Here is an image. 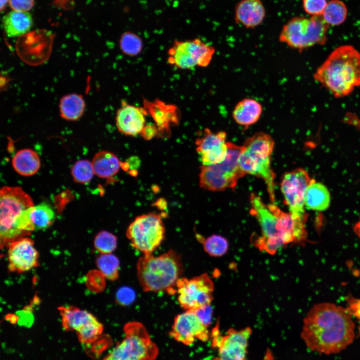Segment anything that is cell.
Instances as JSON below:
<instances>
[{
  "instance_id": "d6a6232c",
  "label": "cell",
  "mask_w": 360,
  "mask_h": 360,
  "mask_svg": "<svg viewBox=\"0 0 360 360\" xmlns=\"http://www.w3.org/2000/svg\"><path fill=\"white\" fill-rule=\"evenodd\" d=\"M71 174L74 182L82 184L90 182L95 174L92 163L86 160L76 162L72 168Z\"/></svg>"
},
{
  "instance_id": "8fae6325",
  "label": "cell",
  "mask_w": 360,
  "mask_h": 360,
  "mask_svg": "<svg viewBox=\"0 0 360 360\" xmlns=\"http://www.w3.org/2000/svg\"><path fill=\"white\" fill-rule=\"evenodd\" d=\"M215 52L214 47L199 38L175 40L168 51V63L179 69L206 67Z\"/></svg>"
},
{
  "instance_id": "52a82bcc",
  "label": "cell",
  "mask_w": 360,
  "mask_h": 360,
  "mask_svg": "<svg viewBox=\"0 0 360 360\" xmlns=\"http://www.w3.org/2000/svg\"><path fill=\"white\" fill-rule=\"evenodd\" d=\"M34 206L30 196L20 186H4L0 191V236L1 244H10L24 237L18 228L22 212Z\"/></svg>"
},
{
  "instance_id": "83f0119b",
  "label": "cell",
  "mask_w": 360,
  "mask_h": 360,
  "mask_svg": "<svg viewBox=\"0 0 360 360\" xmlns=\"http://www.w3.org/2000/svg\"><path fill=\"white\" fill-rule=\"evenodd\" d=\"M268 206L276 218L278 229L284 244L295 242L294 222L290 213L284 212L274 203Z\"/></svg>"
},
{
  "instance_id": "e0dca14e",
  "label": "cell",
  "mask_w": 360,
  "mask_h": 360,
  "mask_svg": "<svg viewBox=\"0 0 360 360\" xmlns=\"http://www.w3.org/2000/svg\"><path fill=\"white\" fill-rule=\"evenodd\" d=\"M226 134L224 131L212 132L204 130L202 136L196 138V152L203 165L216 164L224 160L228 154Z\"/></svg>"
},
{
  "instance_id": "d4e9b609",
  "label": "cell",
  "mask_w": 360,
  "mask_h": 360,
  "mask_svg": "<svg viewBox=\"0 0 360 360\" xmlns=\"http://www.w3.org/2000/svg\"><path fill=\"white\" fill-rule=\"evenodd\" d=\"M330 196L327 188L312 179L306 193L305 206L308 209L322 212L330 204Z\"/></svg>"
},
{
  "instance_id": "3957f363",
  "label": "cell",
  "mask_w": 360,
  "mask_h": 360,
  "mask_svg": "<svg viewBox=\"0 0 360 360\" xmlns=\"http://www.w3.org/2000/svg\"><path fill=\"white\" fill-rule=\"evenodd\" d=\"M183 266L180 256L173 250L160 256L144 255L136 264L138 280L145 292H176V282Z\"/></svg>"
},
{
  "instance_id": "ab89813d",
  "label": "cell",
  "mask_w": 360,
  "mask_h": 360,
  "mask_svg": "<svg viewBox=\"0 0 360 360\" xmlns=\"http://www.w3.org/2000/svg\"><path fill=\"white\" fill-rule=\"evenodd\" d=\"M346 309L352 316H354L360 320V299L352 298H349Z\"/></svg>"
},
{
  "instance_id": "9c48e42d",
  "label": "cell",
  "mask_w": 360,
  "mask_h": 360,
  "mask_svg": "<svg viewBox=\"0 0 360 360\" xmlns=\"http://www.w3.org/2000/svg\"><path fill=\"white\" fill-rule=\"evenodd\" d=\"M124 337L102 360H155L158 348L144 326L131 322L124 326Z\"/></svg>"
},
{
  "instance_id": "d590c367",
  "label": "cell",
  "mask_w": 360,
  "mask_h": 360,
  "mask_svg": "<svg viewBox=\"0 0 360 360\" xmlns=\"http://www.w3.org/2000/svg\"><path fill=\"white\" fill-rule=\"evenodd\" d=\"M327 4L326 0H302L304 11L312 16L322 15Z\"/></svg>"
},
{
  "instance_id": "603a6c76",
  "label": "cell",
  "mask_w": 360,
  "mask_h": 360,
  "mask_svg": "<svg viewBox=\"0 0 360 360\" xmlns=\"http://www.w3.org/2000/svg\"><path fill=\"white\" fill-rule=\"evenodd\" d=\"M2 22L6 34L11 38L26 34L32 25V16L27 12L12 10L3 17Z\"/></svg>"
},
{
  "instance_id": "f546056e",
  "label": "cell",
  "mask_w": 360,
  "mask_h": 360,
  "mask_svg": "<svg viewBox=\"0 0 360 360\" xmlns=\"http://www.w3.org/2000/svg\"><path fill=\"white\" fill-rule=\"evenodd\" d=\"M347 14V8L344 2L331 0L328 2L322 16L328 25L338 26L345 21Z\"/></svg>"
},
{
  "instance_id": "ac0fdd59",
  "label": "cell",
  "mask_w": 360,
  "mask_h": 360,
  "mask_svg": "<svg viewBox=\"0 0 360 360\" xmlns=\"http://www.w3.org/2000/svg\"><path fill=\"white\" fill-rule=\"evenodd\" d=\"M38 254L33 240L22 237L11 242L8 246L9 269L12 272H24L38 264Z\"/></svg>"
},
{
  "instance_id": "8992f818",
  "label": "cell",
  "mask_w": 360,
  "mask_h": 360,
  "mask_svg": "<svg viewBox=\"0 0 360 360\" xmlns=\"http://www.w3.org/2000/svg\"><path fill=\"white\" fill-rule=\"evenodd\" d=\"M328 26L322 15L310 18L296 16L284 25L279 40L300 52L316 44H324Z\"/></svg>"
},
{
  "instance_id": "74e56055",
  "label": "cell",
  "mask_w": 360,
  "mask_h": 360,
  "mask_svg": "<svg viewBox=\"0 0 360 360\" xmlns=\"http://www.w3.org/2000/svg\"><path fill=\"white\" fill-rule=\"evenodd\" d=\"M8 3L13 10L28 12L34 7V0H9Z\"/></svg>"
},
{
  "instance_id": "484cf974",
  "label": "cell",
  "mask_w": 360,
  "mask_h": 360,
  "mask_svg": "<svg viewBox=\"0 0 360 360\" xmlns=\"http://www.w3.org/2000/svg\"><path fill=\"white\" fill-rule=\"evenodd\" d=\"M92 163L95 174L103 178H108L116 175L122 164L116 155L106 150L96 154Z\"/></svg>"
},
{
  "instance_id": "ba28073f",
  "label": "cell",
  "mask_w": 360,
  "mask_h": 360,
  "mask_svg": "<svg viewBox=\"0 0 360 360\" xmlns=\"http://www.w3.org/2000/svg\"><path fill=\"white\" fill-rule=\"evenodd\" d=\"M228 154L221 162L202 165L200 174V186L211 191H222L236 187L240 178L246 175L240 168L239 159L242 146L228 142Z\"/></svg>"
},
{
  "instance_id": "5bb4252c",
  "label": "cell",
  "mask_w": 360,
  "mask_h": 360,
  "mask_svg": "<svg viewBox=\"0 0 360 360\" xmlns=\"http://www.w3.org/2000/svg\"><path fill=\"white\" fill-rule=\"evenodd\" d=\"M214 288V283L206 274L190 279L180 278L176 286L179 304L186 310L194 312L210 304Z\"/></svg>"
},
{
  "instance_id": "ffe728a7",
  "label": "cell",
  "mask_w": 360,
  "mask_h": 360,
  "mask_svg": "<svg viewBox=\"0 0 360 360\" xmlns=\"http://www.w3.org/2000/svg\"><path fill=\"white\" fill-rule=\"evenodd\" d=\"M144 107L154 120L160 137H168L171 134V124L178 123V108L174 104H166L160 100L151 102L144 98Z\"/></svg>"
},
{
  "instance_id": "e575fe53",
  "label": "cell",
  "mask_w": 360,
  "mask_h": 360,
  "mask_svg": "<svg viewBox=\"0 0 360 360\" xmlns=\"http://www.w3.org/2000/svg\"><path fill=\"white\" fill-rule=\"evenodd\" d=\"M94 246L101 254H111L116 248L117 238L108 232L102 231L96 236Z\"/></svg>"
},
{
  "instance_id": "836d02e7",
  "label": "cell",
  "mask_w": 360,
  "mask_h": 360,
  "mask_svg": "<svg viewBox=\"0 0 360 360\" xmlns=\"http://www.w3.org/2000/svg\"><path fill=\"white\" fill-rule=\"evenodd\" d=\"M204 248L210 256H221L227 252L228 243L226 239L220 235H212L204 240Z\"/></svg>"
},
{
  "instance_id": "cb8c5ba5",
  "label": "cell",
  "mask_w": 360,
  "mask_h": 360,
  "mask_svg": "<svg viewBox=\"0 0 360 360\" xmlns=\"http://www.w3.org/2000/svg\"><path fill=\"white\" fill-rule=\"evenodd\" d=\"M12 164L14 170L22 176H31L36 174L40 166L38 154L30 148L17 152L12 158Z\"/></svg>"
},
{
  "instance_id": "44dd1931",
  "label": "cell",
  "mask_w": 360,
  "mask_h": 360,
  "mask_svg": "<svg viewBox=\"0 0 360 360\" xmlns=\"http://www.w3.org/2000/svg\"><path fill=\"white\" fill-rule=\"evenodd\" d=\"M265 16V8L260 0H241L236 6V22L246 28L258 26Z\"/></svg>"
},
{
  "instance_id": "7bdbcfd3",
  "label": "cell",
  "mask_w": 360,
  "mask_h": 360,
  "mask_svg": "<svg viewBox=\"0 0 360 360\" xmlns=\"http://www.w3.org/2000/svg\"><path fill=\"white\" fill-rule=\"evenodd\" d=\"M9 0H0V10L2 11L6 8Z\"/></svg>"
},
{
  "instance_id": "f35d334b",
  "label": "cell",
  "mask_w": 360,
  "mask_h": 360,
  "mask_svg": "<svg viewBox=\"0 0 360 360\" xmlns=\"http://www.w3.org/2000/svg\"><path fill=\"white\" fill-rule=\"evenodd\" d=\"M202 322L207 327L210 324L212 318V308L210 304L194 311Z\"/></svg>"
},
{
  "instance_id": "60d3db41",
  "label": "cell",
  "mask_w": 360,
  "mask_h": 360,
  "mask_svg": "<svg viewBox=\"0 0 360 360\" xmlns=\"http://www.w3.org/2000/svg\"><path fill=\"white\" fill-rule=\"evenodd\" d=\"M140 134L145 140H150L158 136L159 132L156 124H148L144 126Z\"/></svg>"
},
{
  "instance_id": "7402d4cb",
  "label": "cell",
  "mask_w": 360,
  "mask_h": 360,
  "mask_svg": "<svg viewBox=\"0 0 360 360\" xmlns=\"http://www.w3.org/2000/svg\"><path fill=\"white\" fill-rule=\"evenodd\" d=\"M262 112V106L259 102L253 98H246L236 104L232 116L236 124L247 128L259 120Z\"/></svg>"
},
{
  "instance_id": "277c9868",
  "label": "cell",
  "mask_w": 360,
  "mask_h": 360,
  "mask_svg": "<svg viewBox=\"0 0 360 360\" xmlns=\"http://www.w3.org/2000/svg\"><path fill=\"white\" fill-rule=\"evenodd\" d=\"M274 145L270 134L256 132L244 141L239 159L240 168L246 174L259 177L264 181L272 202L275 200V174L270 165Z\"/></svg>"
},
{
  "instance_id": "2e32d148",
  "label": "cell",
  "mask_w": 360,
  "mask_h": 360,
  "mask_svg": "<svg viewBox=\"0 0 360 360\" xmlns=\"http://www.w3.org/2000/svg\"><path fill=\"white\" fill-rule=\"evenodd\" d=\"M170 336L184 344L190 346L196 340L206 342L209 338L208 327L194 311L186 310L174 320Z\"/></svg>"
},
{
  "instance_id": "7c38bea8",
  "label": "cell",
  "mask_w": 360,
  "mask_h": 360,
  "mask_svg": "<svg viewBox=\"0 0 360 360\" xmlns=\"http://www.w3.org/2000/svg\"><path fill=\"white\" fill-rule=\"evenodd\" d=\"M250 202V213L257 219L262 232V236L252 238V244L260 250L274 254L284 245L278 229L276 218L258 195L252 194Z\"/></svg>"
},
{
  "instance_id": "4316f807",
  "label": "cell",
  "mask_w": 360,
  "mask_h": 360,
  "mask_svg": "<svg viewBox=\"0 0 360 360\" xmlns=\"http://www.w3.org/2000/svg\"><path fill=\"white\" fill-rule=\"evenodd\" d=\"M85 106V102L82 95L77 94L66 95L60 100V116L68 120H78L82 116Z\"/></svg>"
},
{
  "instance_id": "8d00e7d4",
  "label": "cell",
  "mask_w": 360,
  "mask_h": 360,
  "mask_svg": "<svg viewBox=\"0 0 360 360\" xmlns=\"http://www.w3.org/2000/svg\"><path fill=\"white\" fill-rule=\"evenodd\" d=\"M134 292L130 288L123 287L120 288L116 294V300L118 304L126 306L130 304L135 299Z\"/></svg>"
},
{
  "instance_id": "d6986e66",
  "label": "cell",
  "mask_w": 360,
  "mask_h": 360,
  "mask_svg": "<svg viewBox=\"0 0 360 360\" xmlns=\"http://www.w3.org/2000/svg\"><path fill=\"white\" fill-rule=\"evenodd\" d=\"M148 114L144 107L128 104L124 101L116 112V124L121 133L130 136L140 134L146 125Z\"/></svg>"
},
{
  "instance_id": "9a60e30c",
  "label": "cell",
  "mask_w": 360,
  "mask_h": 360,
  "mask_svg": "<svg viewBox=\"0 0 360 360\" xmlns=\"http://www.w3.org/2000/svg\"><path fill=\"white\" fill-rule=\"evenodd\" d=\"M252 329L230 328L220 336L218 328L213 330L212 346L218 350V356L213 360H246L248 341Z\"/></svg>"
},
{
  "instance_id": "b9f144b4",
  "label": "cell",
  "mask_w": 360,
  "mask_h": 360,
  "mask_svg": "<svg viewBox=\"0 0 360 360\" xmlns=\"http://www.w3.org/2000/svg\"><path fill=\"white\" fill-rule=\"evenodd\" d=\"M354 232L360 238V218L354 227Z\"/></svg>"
},
{
  "instance_id": "6da1fadb",
  "label": "cell",
  "mask_w": 360,
  "mask_h": 360,
  "mask_svg": "<svg viewBox=\"0 0 360 360\" xmlns=\"http://www.w3.org/2000/svg\"><path fill=\"white\" fill-rule=\"evenodd\" d=\"M354 323L346 308L330 303L314 305L304 320L300 337L311 350L336 354L351 344Z\"/></svg>"
},
{
  "instance_id": "1f68e13d",
  "label": "cell",
  "mask_w": 360,
  "mask_h": 360,
  "mask_svg": "<svg viewBox=\"0 0 360 360\" xmlns=\"http://www.w3.org/2000/svg\"><path fill=\"white\" fill-rule=\"evenodd\" d=\"M120 48L124 54L134 56L140 53L143 47L141 38L136 34L126 32L120 36L119 41Z\"/></svg>"
},
{
  "instance_id": "4dcf8cb0",
  "label": "cell",
  "mask_w": 360,
  "mask_h": 360,
  "mask_svg": "<svg viewBox=\"0 0 360 360\" xmlns=\"http://www.w3.org/2000/svg\"><path fill=\"white\" fill-rule=\"evenodd\" d=\"M96 265L100 272L107 279L116 280L118 276L120 261L112 254H101L96 260Z\"/></svg>"
},
{
  "instance_id": "f1b7e54d",
  "label": "cell",
  "mask_w": 360,
  "mask_h": 360,
  "mask_svg": "<svg viewBox=\"0 0 360 360\" xmlns=\"http://www.w3.org/2000/svg\"><path fill=\"white\" fill-rule=\"evenodd\" d=\"M30 216L34 230L49 228L56 218V214L52 207L46 202L32 206Z\"/></svg>"
},
{
  "instance_id": "30bf717a",
  "label": "cell",
  "mask_w": 360,
  "mask_h": 360,
  "mask_svg": "<svg viewBox=\"0 0 360 360\" xmlns=\"http://www.w3.org/2000/svg\"><path fill=\"white\" fill-rule=\"evenodd\" d=\"M126 235L132 246L144 255L152 254L165 236L162 215L150 212L137 216L128 226Z\"/></svg>"
},
{
  "instance_id": "4fadbf2b",
  "label": "cell",
  "mask_w": 360,
  "mask_h": 360,
  "mask_svg": "<svg viewBox=\"0 0 360 360\" xmlns=\"http://www.w3.org/2000/svg\"><path fill=\"white\" fill-rule=\"evenodd\" d=\"M58 309L62 316L64 329L66 331L76 332L82 344H92L102 333V324L88 311L74 306H60Z\"/></svg>"
},
{
  "instance_id": "5b68a950",
  "label": "cell",
  "mask_w": 360,
  "mask_h": 360,
  "mask_svg": "<svg viewBox=\"0 0 360 360\" xmlns=\"http://www.w3.org/2000/svg\"><path fill=\"white\" fill-rule=\"evenodd\" d=\"M311 180L305 170L298 168L286 172L280 184L282 192L294 222L295 239L300 243L306 240L308 214L304 208L305 196Z\"/></svg>"
},
{
  "instance_id": "7a4b0ae2",
  "label": "cell",
  "mask_w": 360,
  "mask_h": 360,
  "mask_svg": "<svg viewBox=\"0 0 360 360\" xmlns=\"http://www.w3.org/2000/svg\"><path fill=\"white\" fill-rule=\"evenodd\" d=\"M334 96L343 98L360 86V52L350 45L336 48L314 74Z\"/></svg>"
}]
</instances>
